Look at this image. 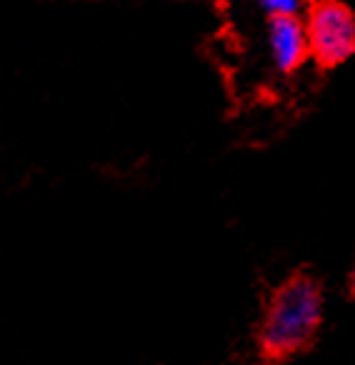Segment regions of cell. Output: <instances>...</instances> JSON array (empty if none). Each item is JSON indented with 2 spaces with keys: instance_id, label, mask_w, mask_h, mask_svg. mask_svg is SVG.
Returning <instances> with one entry per match:
<instances>
[{
  "instance_id": "cell-4",
  "label": "cell",
  "mask_w": 355,
  "mask_h": 365,
  "mask_svg": "<svg viewBox=\"0 0 355 365\" xmlns=\"http://www.w3.org/2000/svg\"><path fill=\"white\" fill-rule=\"evenodd\" d=\"M268 18H303L308 13V0H255Z\"/></svg>"
},
{
  "instance_id": "cell-2",
  "label": "cell",
  "mask_w": 355,
  "mask_h": 365,
  "mask_svg": "<svg viewBox=\"0 0 355 365\" xmlns=\"http://www.w3.org/2000/svg\"><path fill=\"white\" fill-rule=\"evenodd\" d=\"M310 58L323 71L355 58V13L340 0H315L305 13Z\"/></svg>"
},
{
  "instance_id": "cell-3",
  "label": "cell",
  "mask_w": 355,
  "mask_h": 365,
  "mask_svg": "<svg viewBox=\"0 0 355 365\" xmlns=\"http://www.w3.org/2000/svg\"><path fill=\"white\" fill-rule=\"evenodd\" d=\"M270 61L283 76H293L310 58V38L305 18H268Z\"/></svg>"
},
{
  "instance_id": "cell-1",
  "label": "cell",
  "mask_w": 355,
  "mask_h": 365,
  "mask_svg": "<svg viewBox=\"0 0 355 365\" xmlns=\"http://www.w3.org/2000/svg\"><path fill=\"white\" fill-rule=\"evenodd\" d=\"M325 298L320 283L308 273L290 275L268 295L255 330L258 353L268 363H283L305 353L323 325Z\"/></svg>"
},
{
  "instance_id": "cell-5",
  "label": "cell",
  "mask_w": 355,
  "mask_h": 365,
  "mask_svg": "<svg viewBox=\"0 0 355 365\" xmlns=\"http://www.w3.org/2000/svg\"><path fill=\"white\" fill-rule=\"evenodd\" d=\"M350 290H353V295H355V263H353V270H350Z\"/></svg>"
}]
</instances>
